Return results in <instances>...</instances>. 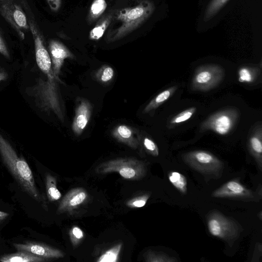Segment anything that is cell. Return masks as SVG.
Instances as JSON below:
<instances>
[{
	"label": "cell",
	"mask_w": 262,
	"mask_h": 262,
	"mask_svg": "<svg viewBox=\"0 0 262 262\" xmlns=\"http://www.w3.org/2000/svg\"><path fill=\"white\" fill-rule=\"evenodd\" d=\"M36 63L46 76L39 77L37 83L29 89L30 95L34 97L37 105L46 112H52L62 122L64 115L58 82H61L55 75L49 53L45 40L38 38L34 41Z\"/></svg>",
	"instance_id": "1"
},
{
	"label": "cell",
	"mask_w": 262,
	"mask_h": 262,
	"mask_svg": "<svg viewBox=\"0 0 262 262\" xmlns=\"http://www.w3.org/2000/svg\"><path fill=\"white\" fill-rule=\"evenodd\" d=\"M0 155L2 159L18 184L33 199L47 205L38 191L32 171L26 160L19 157L10 143L0 134Z\"/></svg>",
	"instance_id": "2"
},
{
	"label": "cell",
	"mask_w": 262,
	"mask_h": 262,
	"mask_svg": "<svg viewBox=\"0 0 262 262\" xmlns=\"http://www.w3.org/2000/svg\"><path fill=\"white\" fill-rule=\"evenodd\" d=\"M154 4L143 0L134 6L123 8L115 13L113 29L108 32L106 40L108 43L121 39L138 28L152 14Z\"/></svg>",
	"instance_id": "3"
},
{
	"label": "cell",
	"mask_w": 262,
	"mask_h": 262,
	"mask_svg": "<svg viewBox=\"0 0 262 262\" xmlns=\"http://www.w3.org/2000/svg\"><path fill=\"white\" fill-rule=\"evenodd\" d=\"M96 172L105 173L117 172L126 179L137 180L143 177L146 172L145 165L134 158H119L100 164Z\"/></svg>",
	"instance_id": "4"
},
{
	"label": "cell",
	"mask_w": 262,
	"mask_h": 262,
	"mask_svg": "<svg viewBox=\"0 0 262 262\" xmlns=\"http://www.w3.org/2000/svg\"><path fill=\"white\" fill-rule=\"evenodd\" d=\"M240 112L235 107H228L212 114L200 125V132L212 130L220 135L231 132L240 118Z\"/></svg>",
	"instance_id": "5"
},
{
	"label": "cell",
	"mask_w": 262,
	"mask_h": 262,
	"mask_svg": "<svg viewBox=\"0 0 262 262\" xmlns=\"http://www.w3.org/2000/svg\"><path fill=\"white\" fill-rule=\"evenodd\" d=\"M182 157L189 166L204 174L217 178L223 169L222 161L207 151H191L183 154Z\"/></svg>",
	"instance_id": "6"
},
{
	"label": "cell",
	"mask_w": 262,
	"mask_h": 262,
	"mask_svg": "<svg viewBox=\"0 0 262 262\" xmlns=\"http://www.w3.org/2000/svg\"><path fill=\"white\" fill-rule=\"evenodd\" d=\"M207 227L212 235L227 242L237 238L241 231L236 222L217 211H213L209 214Z\"/></svg>",
	"instance_id": "7"
},
{
	"label": "cell",
	"mask_w": 262,
	"mask_h": 262,
	"mask_svg": "<svg viewBox=\"0 0 262 262\" xmlns=\"http://www.w3.org/2000/svg\"><path fill=\"white\" fill-rule=\"evenodd\" d=\"M224 75L223 68L216 64H207L198 67L193 75L191 89L194 91H207L217 86Z\"/></svg>",
	"instance_id": "8"
},
{
	"label": "cell",
	"mask_w": 262,
	"mask_h": 262,
	"mask_svg": "<svg viewBox=\"0 0 262 262\" xmlns=\"http://www.w3.org/2000/svg\"><path fill=\"white\" fill-rule=\"evenodd\" d=\"M0 14L24 40L25 32L30 29L28 19L20 6L15 0H0Z\"/></svg>",
	"instance_id": "9"
},
{
	"label": "cell",
	"mask_w": 262,
	"mask_h": 262,
	"mask_svg": "<svg viewBox=\"0 0 262 262\" xmlns=\"http://www.w3.org/2000/svg\"><path fill=\"white\" fill-rule=\"evenodd\" d=\"M212 197L250 199L254 197L252 192L236 180L229 181L215 190Z\"/></svg>",
	"instance_id": "10"
},
{
	"label": "cell",
	"mask_w": 262,
	"mask_h": 262,
	"mask_svg": "<svg viewBox=\"0 0 262 262\" xmlns=\"http://www.w3.org/2000/svg\"><path fill=\"white\" fill-rule=\"evenodd\" d=\"M48 48L53 72L59 78V75L64 60L68 58L74 59L75 56L64 44L57 40H50Z\"/></svg>",
	"instance_id": "11"
},
{
	"label": "cell",
	"mask_w": 262,
	"mask_h": 262,
	"mask_svg": "<svg viewBox=\"0 0 262 262\" xmlns=\"http://www.w3.org/2000/svg\"><path fill=\"white\" fill-rule=\"evenodd\" d=\"M13 246L18 251H26L47 259L58 258L64 256V253L60 250L36 242L15 243L13 244Z\"/></svg>",
	"instance_id": "12"
},
{
	"label": "cell",
	"mask_w": 262,
	"mask_h": 262,
	"mask_svg": "<svg viewBox=\"0 0 262 262\" xmlns=\"http://www.w3.org/2000/svg\"><path fill=\"white\" fill-rule=\"evenodd\" d=\"M93 107L91 103L85 99H82L77 104L72 124V129L75 135L80 136L85 129L92 116Z\"/></svg>",
	"instance_id": "13"
},
{
	"label": "cell",
	"mask_w": 262,
	"mask_h": 262,
	"mask_svg": "<svg viewBox=\"0 0 262 262\" xmlns=\"http://www.w3.org/2000/svg\"><path fill=\"white\" fill-rule=\"evenodd\" d=\"M112 136L120 142L136 149L139 145V137L136 130L124 124L116 126L111 133Z\"/></svg>",
	"instance_id": "14"
},
{
	"label": "cell",
	"mask_w": 262,
	"mask_h": 262,
	"mask_svg": "<svg viewBox=\"0 0 262 262\" xmlns=\"http://www.w3.org/2000/svg\"><path fill=\"white\" fill-rule=\"evenodd\" d=\"M248 147L250 154L255 160L259 168L262 167V127L260 122L252 129L248 140Z\"/></svg>",
	"instance_id": "15"
},
{
	"label": "cell",
	"mask_w": 262,
	"mask_h": 262,
	"mask_svg": "<svg viewBox=\"0 0 262 262\" xmlns=\"http://www.w3.org/2000/svg\"><path fill=\"white\" fill-rule=\"evenodd\" d=\"M86 194L84 190L76 189L72 190L65 196L59 206L58 212L76 207L81 204L86 199Z\"/></svg>",
	"instance_id": "16"
},
{
	"label": "cell",
	"mask_w": 262,
	"mask_h": 262,
	"mask_svg": "<svg viewBox=\"0 0 262 262\" xmlns=\"http://www.w3.org/2000/svg\"><path fill=\"white\" fill-rule=\"evenodd\" d=\"M46 260L47 258L22 251L4 255L0 257L2 262H41Z\"/></svg>",
	"instance_id": "17"
},
{
	"label": "cell",
	"mask_w": 262,
	"mask_h": 262,
	"mask_svg": "<svg viewBox=\"0 0 262 262\" xmlns=\"http://www.w3.org/2000/svg\"><path fill=\"white\" fill-rule=\"evenodd\" d=\"M115 13V11H112L101 18L90 32L89 38L91 40H98L102 37L104 32L113 21Z\"/></svg>",
	"instance_id": "18"
},
{
	"label": "cell",
	"mask_w": 262,
	"mask_h": 262,
	"mask_svg": "<svg viewBox=\"0 0 262 262\" xmlns=\"http://www.w3.org/2000/svg\"><path fill=\"white\" fill-rule=\"evenodd\" d=\"M178 89L177 85L169 87L154 97L145 107L143 114H147L156 110L169 99Z\"/></svg>",
	"instance_id": "19"
},
{
	"label": "cell",
	"mask_w": 262,
	"mask_h": 262,
	"mask_svg": "<svg viewBox=\"0 0 262 262\" xmlns=\"http://www.w3.org/2000/svg\"><path fill=\"white\" fill-rule=\"evenodd\" d=\"M260 73L257 67H242L238 70V80L245 83H252L258 78Z\"/></svg>",
	"instance_id": "20"
},
{
	"label": "cell",
	"mask_w": 262,
	"mask_h": 262,
	"mask_svg": "<svg viewBox=\"0 0 262 262\" xmlns=\"http://www.w3.org/2000/svg\"><path fill=\"white\" fill-rule=\"evenodd\" d=\"M107 7L105 0H94L89 10L87 21L89 25L95 22L105 11Z\"/></svg>",
	"instance_id": "21"
},
{
	"label": "cell",
	"mask_w": 262,
	"mask_h": 262,
	"mask_svg": "<svg viewBox=\"0 0 262 262\" xmlns=\"http://www.w3.org/2000/svg\"><path fill=\"white\" fill-rule=\"evenodd\" d=\"M170 182L180 192L185 194L187 190V182L186 177L178 171H171L168 173Z\"/></svg>",
	"instance_id": "22"
},
{
	"label": "cell",
	"mask_w": 262,
	"mask_h": 262,
	"mask_svg": "<svg viewBox=\"0 0 262 262\" xmlns=\"http://www.w3.org/2000/svg\"><path fill=\"white\" fill-rule=\"evenodd\" d=\"M46 187L47 194L50 201H57L61 198V194L57 188L56 180L50 174L46 176Z\"/></svg>",
	"instance_id": "23"
},
{
	"label": "cell",
	"mask_w": 262,
	"mask_h": 262,
	"mask_svg": "<svg viewBox=\"0 0 262 262\" xmlns=\"http://www.w3.org/2000/svg\"><path fill=\"white\" fill-rule=\"evenodd\" d=\"M195 107H191L180 112L179 114L172 117L168 122L167 127L168 128H171L189 120L196 112Z\"/></svg>",
	"instance_id": "24"
},
{
	"label": "cell",
	"mask_w": 262,
	"mask_h": 262,
	"mask_svg": "<svg viewBox=\"0 0 262 262\" xmlns=\"http://www.w3.org/2000/svg\"><path fill=\"white\" fill-rule=\"evenodd\" d=\"M229 0H211L207 7L204 20L207 21L213 18Z\"/></svg>",
	"instance_id": "25"
},
{
	"label": "cell",
	"mask_w": 262,
	"mask_h": 262,
	"mask_svg": "<svg viewBox=\"0 0 262 262\" xmlns=\"http://www.w3.org/2000/svg\"><path fill=\"white\" fill-rule=\"evenodd\" d=\"M95 76L96 80L99 82L107 83L113 78L114 71L111 67L104 65L96 72Z\"/></svg>",
	"instance_id": "26"
},
{
	"label": "cell",
	"mask_w": 262,
	"mask_h": 262,
	"mask_svg": "<svg viewBox=\"0 0 262 262\" xmlns=\"http://www.w3.org/2000/svg\"><path fill=\"white\" fill-rule=\"evenodd\" d=\"M146 261L152 262H172L177 260L164 253L150 251L146 256Z\"/></svg>",
	"instance_id": "27"
},
{
	"label": "cell",
	"mask_w": 262,
	"mask_h": 262,
	"mask_svg": "<svg viewBox=\"0 0 262 262\" xmlns=\"http://www.w3.org/2000/svg\"><path fill=\"white\" fill-rule=\"evenodd\" d=\"M121 248V244H119L113 248L110 249L102 255L98 261H116Z\"/></svg>",
	"instance_id": "28"
},
{
	"label": "cell",
	"mask_w": 262,
	"mask_h": 262,
	"mask_svg": "<svg viewBox=\"0 0 262 262\" xmlns=\"http://www.w3.org/2000/svg\"><path fill=\"white\" fill-rule=\"evenodd\" d=\"M143 145L146 150L154 156H158L159 154V148L155 142L148 137H144L143 140Z\"/></svg>",
	"instance_id": "29"
},
{
	"label": "cell",
	"mask_w": 262,
	"mask_h": 262,
	"mask_svg": "<svg viewBox=\"0 0 262 262\" xmlns=\"http://www.w3.org/2000/svg\"><path fill=\"white\" fill-rule=\"evenodd\" d=\"M149 197V195L145 194L142 196L136 198L133 201L131 202L130 205L134 207H142L146 204Z\"/></svg>",
	"instance_id": "30"
},
{
	"label": "cell",
	"mask_w": 262,
	"mask_h": 262,
	"mask_svg": "<svg viewBox=\"0 0 262 262\" xmlns=\"http://www.w3.org/2000/svg\"><path fill=\"white\" fill-rule=\"evenodd\" d=\"M0 53L7 58H10V53L5 41L0 32Z\"/></svg>",
	"instance_id": "31"
},
{
	"label": "cell",
	"mask_w": 262,
	"mask_h": 262,
	"mask_svg": "<svg viewBox=\"0 0 262 262\" xmlns=\"http://www.w3.org/2000/svg\"><path fill=\"white\" fill-rule=\"evenodd\" d=\"M50 8L53 12H57L61 6V0H46Z\"/></svg>",
	"instance_id": "32"
},
{
	"label": "cell",
	"mask_w": 262,
	"mask_h": 262,
	"mask_svg": "<svg viewBox=\"0 0 262 262\" xmlns=\"http://www.w3.org/2000/svg\"><path fill=\"white\" fill-rule=\"evenodd\" d=\"M72 233L74 237L77 239H80L83 236L82 230L77 227H74L72 230Z\"/></svg>",
	"instance_id": "33"
},
{
	"label": "cell",
	"mask_w": 262,
	"mask_h": 262,
	"mask_svg": "<svg viewBox=\"0 0 262 262\" xmlns=\"http://www.w3.org/2000/svg\"><path fill=\"white\" fill-rule=\"evenodd\" d=\"M9 216V213L0 210V224L5 221Z\"/></svg>",
	"instance_id": "34"
},
{
	"label": "cell",
	"mask_w": 262,
	"mask_h": 262,
	"mask_svg": "<svg viewBox=\"0 0 262 262\" xmlns=\"http://www.w3.org/2000/svg\"><path fill=\"white\" fill-rule=\"evenodd\" d=\"M7 77V75L5 73L0 72V81L5 80Z\"/></svg>",
	"instance_id": "35"
}]
</instances>
